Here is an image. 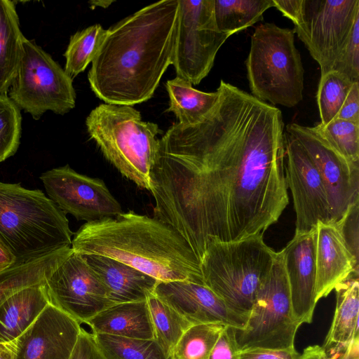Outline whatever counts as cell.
Returning <instances> with one entry per match:
<instances>
[{
  "instance_id": "6da1fadb",
  "label": "cell",
  "mask_w": 359,
  "mask_h": 359,
  "mask_svg": "<svg viewBox=\"0 0 359 359\" xmlns=\"http://www.w3.org/2000/svg\"><path fill=\"white\" fill-rule=\"evenodd\" d=\"M198 122L159 139L150 175L154 217L199 262L208 244L263 235L289 203L281 111L221 80Z\"/></svg>"
},
{
  "instance_id": "7a4b0ae2",
  "label": "cell",
  "mask_w": 359,
  "mask_h": 359,
  "mask_svg": "<svg viewBox=\"0 0 359 359\" xmlns=\"http://www.w3.org/2000/svg\"><path fill=\"white\" fill-rule=\"evenodd\" d=\"M179 12V0H163L107 29L88 74L98 98L133 106L153 97L173 62Z\"/></svg>"
},
{
  "instance_id": "3957f363",
  "label": "cell",
  "mask_w": 359,
  "mask_h": 359,
  "mask_svg": "<svg viewBox=\"0 0 359 359\" xmlns=\"http://www.w3.org/2000/svg\"><path fill=\"white\" fill-rule=\"evenodd\" d=\"M71 248L116 259L159 282L204 285L200 262L184 238L167 224L133 211L85 223Z\"/></svg>"
},
{
  "instance_id": "277c9868",
  "label": "cell",
  "mask_w": 359,
  "mask_h": 359,
  "mask_svg": "<svg viewBox=\"0 0 359 359\" xmlns=\"http://www.w3.org/2000/svg\"><path fill=\"white\" fill-rule=\"evenodd\" d=\"M66 214L39 189L0 182V240L17 262L71 247Z\"/></svg>"
},
{
  "instance_id": "5b68a950",
  "label": "cell",
  "mask_w": 359,
  "mask_h": 359,
  "mask_svg": "<svg viewBox=\"0 0 359 359\" xmlns=\"http://www.w3.org/2000/svg\"><path fill=\"white\" fill-rule=\"evenodd\" d=\"M276 254L263 235L228 242L213 241L205 248L200 262L203 283L222 300L241 330Z\"/></svg>"
},
{
  "instance_id": "8992f818",
  "label": "cell",
  "mask_w": 359,
  "mask_h": 359,
  "mask_svg": "<svg viewBox=\"0 0 359 359\" xmlns=\"http://www.w3.org/2000/svg\"><path fill=\"white\" fill-rule=\"evenodd\" d=\"M87 132L123 176L150 191V175L162 133L133 106L103 103L86 119Z\"/></svg>"
},
{
  "instance_id": "52a82bcc",
  "label": "cell",
  "mask_w": 359,
  "mask_h": 359,
  "mask_svg": "<svg viewBox=\"0 0 359 359\" xmlns=\"http://www.w3.org/2000/svg\"><path fill=\"white\" fill-rule=\"evenodd\" d=\"M245 64L251 93L256 98L287 107L302 100L304 71L293 29L259 24L251 37Z\"/></svg>"
},
{
  "instance_id": "ba28073f",
  "label": "cell",
  "mask_w": 359,
  "mask_h": 359,
  "mask_svg": "<svg viewBox=\"0 0 359 359\" xmlns=\"http://www.w3.org/2000/svg\"><path fill=\"white\" fill-rule=\"evenodd\" d=\"M320 68L333 69L359 19V0H273Z\"/></svg>"
},
{
  "instance_id": "9c48e42d",
  "label": "cell",
  "mask_w": 359,
  "mask_h": 359,
  "mask_svg": "<svg viewBox=\"0 0 359 359\" xmlns=\"http://www.w3.org/2000/svg\"><path fill=\"white\" fill-rule=\"evenodd\" d=\"M302 325L294 318L283 250L261 282L245 327L235 329L239 350L252 347L288 348Z\"/></svg>"
},
{
  "instance_id": "30bf717a",
  "label": "cell",
  "mask_w": 359,
  "mask_h": 359,
  "mask_svg": "<svg viewBox=\"0 0 359 359\" xmlns=\"http://www.w3.org/2000/svg\"><path fill=\"white\" fill-rule=\"evenodd\" d=\"M23 55L8 97L34 120L48 111L64 115L75 107L73 79L34 41L25 39Z\"/></svg>"
},
{
  "instance_id": "8fae6325",
  "label": "cell",
  "mask_w": 359,
  "mask_h": 359,
  "mask_svg": "<svg viewBox=\"0 0 359 359\" xmlns=\"http://www.w3.org/2000/svg\"><path fill=\"white\" fill-rule=\"evenodd\" d=\"M179 4L172 65L177 77L198 85L210 72L229 36L217 27L213 0H179Z\"/></svg>"
},
{
  "instance_id": "7c38bea8",
  "label": "cell",
  "mask_w": 359,
  "mask_h": 359,
  "mask_svg": "<svg viewBox=\"0 0 359 359\" xmlns=\"http://www.w3.org/2000/svg\"><path fill=\"white\" fill-rule=\"evenodd\" d=\"M44 285L50 304L80 324L114 305L100 276L74 250Z\"/></svg>"
},
{
  "instance_id": "4fadbf2b",
  "label": "cell",
  "mask_w": 359,
  "mask_h": 359,
  "mask_svg": "<svg viewBox=\"0 0 359 359\" xmlns=\"http://www.w3.org/2000/svg\"><path fill=\"white\" fill-rule=\"evenodd\" d=\"M305 149L316 165L327 192L332 222H339L359 201V164L349 162L314 127L297 123L286 130Z\"/></svg>"
},
{
  "instance_id": "5bb4252c",
  "label": "cell",
  "mask_w": 359,
  "mask_h": 359,
  "mask_svg": "<svg viewBox=\"0 0 359 359\" xmlns=\"http://www.w3.org/2000/svg\"><path fill=\"white\" fill-rule=\"evenodd\" d=\"M39 177L48 198L77 220L90 222L123 212L103 180L78 173L68 165L49 170Z\"/></svg>"
},
{
  "instance_id": "9a60e30c",
  "label": "cell",
  "mask_w": 359,
  "mask_h": 359,
  "mask_svg": "<svg viewBox=\"0 0 359 359\" xmlns=\"http://www.w3.org/2000/svg\"><path fill=\"white\" fill-rule=\"evenodd\" d=\"M285 170L296 214L295 233H306L318 222H332L327 192L316 165L299 142L284 133Z\"/></svg>"
},
{
  "instance_id": "2e32d148",
  "label": "cell",
  "mask_w": 359,
  "mask_h": 359,
  "mask_svg": "<svg viewBox=\"0 0 359 359\" xmlns=\"http://www.w3.org/2000/svg\"><path fill=\"white\" fill-rule=\"evenodd\" d=\"M81 330L78 321L48 304L34 322L11 341L14 359H69Z\"/></svg>"
},
{
  "instance_id": "e0dca14e",
  "label": "cell",
  "mask_w": 359,
  "mask_h": 359,
  "mask_svg": "<svg viewBox=\"0 0 359 359\" xmlns=\"http://www.w3.org/2000/svg\"><path fill=\"white\" fill-rule=\"evenodd\" d=\"M316 227L294 234L283 250L294 318L301 324L311 323L315 297Z\"/></svg>"
},
{
  "instance_id": "ac0fdd59",
  "label": "cell",
  "mask_w": 359,
  "mask_h": 359,
  "mask_svg": "<svg viewBox=\"0 0 359 359\" xmlns=\"http://www.w3.org/2000/svg\"><path fill=\"white\" fill-rule=\"evenodd\" d=\"M154 294L191 325L222 323L241 330L222 300L203 284L187 280L158 281Z\"/></svg>"
},
{
  "instance_id": "d6986e66",
  "label": "cell",
  "mask_w": 359,
  "mask_h": 359,
  "mask_svg": "<svg viewBox=\"0 0 359 359\" xmlns=\"http://www.w3.org/2000/svg\"><path fill=\"white\" fill-rule=\"evenodd\" d=\"M316 302L340 283L358 275V263L348 250L338 225L318 222L316 240Z\"/></svg>"
},
{
  "instance_id": "ffe728a7",
  "label": "cell",
  "mask_w": 359,
  "mask_h": 359,
  "mask_svg": "<svg viewBox=\"0 0 359 359\" xmlns=\"http://www.w3.org/2000/svg\"><path fill=\"white\" fill-rule=\"evenodd\" d=\"M100 276L114 304L146 301L158 280L116 259L97 255H82Z\"/></svg>"
},
{
  "instance_id": "44dd1931",
  "label": "cell",
  "mask_w": 359,
  "mask_h": 359,
  "mask_svg": "<svg viewBox=\"0 0 359 359\" xmlns=\"http://www.w3.org/2000/svg\"><path fill=\"white\" fill-rule=\"evenodd\" d=\"M92 334L154 339L147 300L114 304L89 319Z\"/></svg>"
},
{
  "instance_id": "7402d4cb",
  "label": "cell",
  "mask_w": 359,
  "mask_h": 359,
  "mask_svg": "<svg viewBox=\"0 0 359 359\" xmlns=\"http://www.w3.org/2000/svg\"><path fill=\"white\" fill-rule=\"evenodd\" d=\"M50 304L44 284L25 287L0 306V343L14 341Z\"/></svg>"
},
{
  "instance_id": "603a6c76",
  "label": "cell",
  "mask_w": 359,
  "mask_h": 359,
  "mask_svg": "<svg viewBox=\"0 0 359 359\" xmlns=\"http://www.w3.org/2000/svg\"><path fill=\"white\" fill-rule=\"evenodd\" d=\"M72 252L71 247L62 248L0 271V306L20 290L44 284Z\"/></svg>"
},
{
  "instance_id": "cb8c5ba5",
  "label": "cell",
  "mask_w": 359,
  "mask_h": 359,
  "mask_svg": "<svg viewBox=\"0 0 359 359\" xmlns=\"http://www.w3.org/2000/svg\"><path fill=\"white\" fill-rule=\"evenodd\" d=\"M333 320L323 346L329 350L346 346L358 334L359 281L353 274L337 285Z\"/></svg>"
},
{
  "instance_id": "d4e9b609",
  "label": "cell",
  "mask_w": 359,
  "mask_h": 359,
  "mask_svg": "<svg viewBox=\"0 0 359 359\" xmlns=\"http://www.w3.org/2000/svg\"><path fill=\"white\" fill-rule=\"evenodd\" d=\"M25 39L15 2L0 0V94L8 95L17 75Z\"/></svg>"
},
{
  "instance_id": "484cf974",
  "label": "cell",
  "mask_w": 359,
  "mask_h": 359,
  "mask_svg": "<svg viewBox=\"0 0 359 359\" xmlns=\"http://www.w3.org/2000/svg\"><path fill=\"white\" fill-rule=\"evenodd\" d=\"M165 88L169 96L167 111L172 112L178 123L183 125L200 121L214 106L218 96L217 90L213 93L201 91L177 76L168 80Z\"/></svg>"
},
{
  "instance_id": "4316f807",
  "label": "cell",
  "mask_w": 359,
  "mask_h": 359,
  "mask_svg": "<svg viewBox=\"0 0 359 359\" xmlns=\"http://www.w3.org/2000/svg\"><path fill=\"white\" fill-rule=\"evenodd\" d=\"M215 20L219 30L229 36L263 20L273 6V0H213Z\"/></svg>"
},
{
  "instance_id": "83f0119b",
  "label": "cell",
  "mask_w": 359,
  "mask_h": 359,
  "mask_svg": "<svg viewBox=\"0 0 359 359\" xmlns=\"http://www.w3.org/2000/svg\"><path fill=\"white\" fill-rule=\"evenodd\" d=\"M92 334L103 359H171L154 339Z\"/></svg>"
},
{
  "instance_id": "f1b7e54d",
  "label": "cell",
  "mask_w": 359,
  "mask_h": 359,
  "mask_svg": "<svg viewBox=\"0 0 359 359\" xmlns=\"http://www.w3.org/2000/svg\"><path fill=\"white\" fill-rule=\"evenodd\" d=\"M154 339L171 358L172 350L185 331L191 325L154 294L147 299Z\"/></svg>"
},
{
  "instance_id": "f546056e",
  "label": "cell",
  "mask_w": 359,
  "mask_h": 359,
  "mask_svg": "<svg viewBox=\"0 0 359 359\" xmlns=\"http://www.w3.org/2000/svg\"><path fill=\"white\" fill-rule=\"evenodd\" d=\"M107 35L100 24H95L71 36L64 56L65 71L72 79L83 72L96 56Z\"/></svg>"
},
{
  "instance_id": "4dcf8cb0",
  "label": "cell",
  "mask_w": 359,
  "mask_h": 359,
  "mask_svg": "<svg viewBox=\"0 0 359 359\" xmlns=\"http://www.w3.org/2000/svg\"><path fill=\"white\" fill-rule=\"evenodd\" d=\"M226 325L222 323L191 325L174 347L171 359H209L212 348Z\"/></svg>"
},
{
  "instance_id": "1f68e13d",
  "label": "cell",
  "mask_w": 359,
  "mask_h": 359,
  "mask_svg": "<svg viewBox=\"0 0 359 359\" xmlns=\"http://www.w3.org/2000/svg\"><path fill=\"white\" fill-rule=\"evenodd\" d=\"M353 83L334 70L320 75L316 95L320 124L327 125L336 118Z\"/></svg>"
},
{
  "instance_id": "d6a6232c",
  "label": "cell",
  "mask_w": 359,
  "mask_h": 359,
  "mask_svg": "<svg viewBox=\"0 0 359 359\" xmlns=\"http://www.w3.org/2000/svg\"><path fill=\"white\" fill-rule=\"evenodd\" d=\"M321 135L346 159L359 164V122L334 118L315 126Z\"/></svg>"
},
{
  "instance_id": "836d02e7",
  "label": "cell",
  "mask_w": 359,
  "mask_h": 359,
  "mask_svg": "<svg viewBox=\"0 0 359 359\" xmlns=\"http://www.w3.org/2000/svg\"><path fill=\"white\" fill-rule=\"evenodd\" d=\"M22 116L8 95L0 94V163L13 156L20 145Z\"/></svg>"
},
{
  "instance_id": "e575fe53",
  "label": "cell",
  "mask_w": 359,
  "mask_h": 359,
  "mask_svg": "<svg viewBox=\"0 0 359 359\" xmlns=\"http://www.w3.org/2000/svg\"><path fill=\"white\" fill-rule=\"evenodd\" d=\"M351 82H359V19L354 24L347 43L333 67Z\"/></svg>"
},
{
  "instance_id": "d590c367",
  "label": "cell",
  "mask_w": 359,
  "mask_h": 359,
  "mask_svg": "<svg viewBox=\"0 0 359 359\" xmlns=\"http://www.w3.org/2000/svg\"><path fill=\"white\" fill-rule=\"evenodd\" d=\"M359 201L352 205L344 217L336 223L346 245L353 259L358 263V212Z\"/></svg>"
},
{
  "instance_id": "8d00e7d4",
  "label": "cell",
  "mask_w": 359,
  "mask_h": 359,
  "mask_svg": "<svg viewBox=\"0 0 359 359\" xmlns=\"http://www.w3.org/2000/svg\"><path fill=\"white\" fill-rule=\"evenodd\" d=\"M239 351L235 328L226 325L212 348L209 359H239Z\"/></svg>"
},
{
  "instance_id": "74e56055",
  "label": "cell",
  "mask_w": 359,
  "mask_h": 359,
  "mask_svg": "<svg viewBox=\"0 0 359 359\" xmlns=\"http://www.w3.org/2000/svg\"><path fill=\"white\" fill-rule=\"evenodd\" d=\"M299 355L294 347L288 348L252 347L239 351V359H298Z\"/></svg>"
},
{
  "instance_id": "f35d334b",
  "label": "cell",
  "mask_w": 359,
  "mask_h": 359,
  "mask_svg": "<svg viewBox=\"0 0 359 359\" xmlns=\"http://www.w3.org/2000/svg\"><path fill=\"white\" fill-rule=\"evenodd\" d=\"M69 359H103L92 333L82 328L76 344Z\"/></svg>"
},
{
  "instance_id": "ab89813d",
  "label": "cell",
  "mask_w": 359,
  "mask_h": 359,
  "mask_svg": "<svg viewBox=\"0 0 359 359\" xmlns=\"http://www.w3.org/2000/svg\"><path fill=\"white\" fill-rule=\"evenodd\" d=\"M335 118L359 122V82L352 84Z\"/></svg>"
},
{
  "instance_id": "60d3db41",
  "label": "cell",
  "mask_w": 359,
  "mask_h": 359,
  "mask_svg": "<svg viewBox=\"0 0 359 359\" xmlns=\"http://www.w3.org/2000/svg\"><path fill=\"white\" fill-rule=\"evenodd\" d=\"M17 259L10 249L0 240V271L13 266Z\"/></svg>"
},
{
  "instance_id": "b9f144b4",
  "label": "cell",
  "mask_w": 359,
  "mask_h": 359,
  "mask_svg": "<svg viewBox=\"0 0 359 359\" xmlns=\"http://www.w3.org/2000/svg\"><path fill=\"white\" fill-rule=\"evenodd\" d=\"M298 359H331L323 346L312 345L306 347Z\"/></svg>"
},
{
  "instance_id": "7bdbcfd3",
  "label": "cell",
  "mask_w": 359,
  "mask_h": 359,
  "mask_svg": "<svg viewBox=\"0 0 359 359\" xmlns=\"http://www.w3.org/2000/svg\"><path fill=\"white\" fill-rule=\"evenodd\" d=\"M15 350L11 342L0 343V359H14Z\"/></svg>"
},
{
  "instance_id": "ee69618b",
  "label": "cell",
  "mask_w": 359,
  "mask_h": 359,
  "mask_svg": "<svg viewBox=\"0 0 359 359\" xmlns=\"http://www.w3.org/2000/svg\"><path fill=\"white\" fill-rule=\"evenodd\" d=\"M114 2V1H112V0H99V1H89V4L92 8H94L96 6L106 8L109 7Z\"/></svg>"
}]
</instances>
